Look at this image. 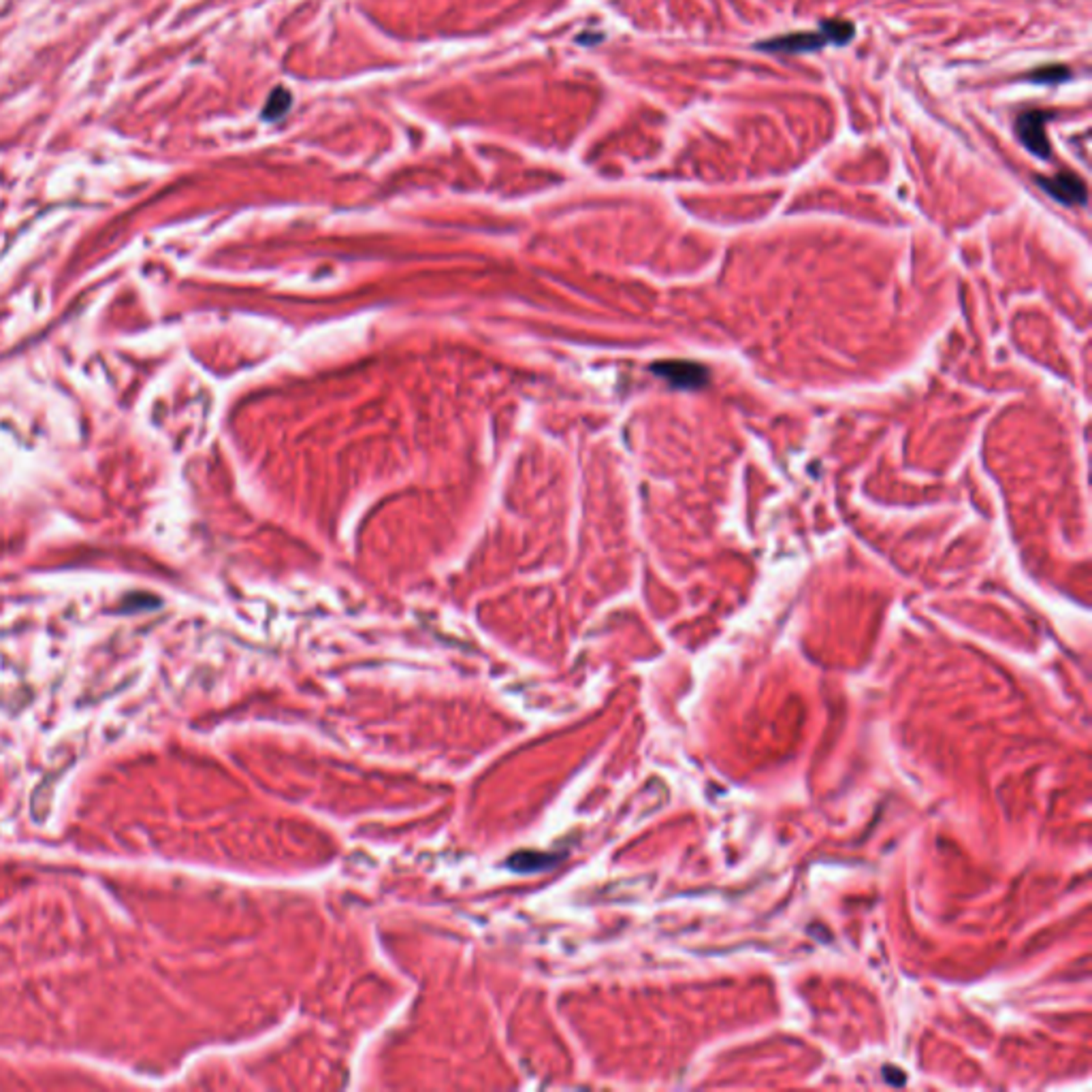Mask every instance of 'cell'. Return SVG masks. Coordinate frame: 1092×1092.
<instances>
[{
  "mask_svg": "<svg viewBox=\"0 0 1092 1092\" xmlns=\"http://www.w3.org/2000/svg\"><path fill=\"white\" fill-rule=\"evenodd\" d=\"M1054 117V114L1044 109H1028L1018 116L1016 120V134L1020 143L1028 150L1035 159L1048 160L1052 154V145L1045 133V126Z\"/></svg>",
  "mask_w": 1092,
  "mask_h": 1092,
  "instance_id": "7a4b0ae2",
  "label": "cell"
},
{
  "mask_svg": "<svg viewBox=\"0 0 1092 1092\" xmlns=\"http://www.w3.org/2000/svg\"><path fill=\"white\" fill-rule=\"evenodd\" d=\"M1028 80L1033 83H1039V86H1058V83L1071 80V71L1062 64L1039 66V69H1035L1033 73H1030Z\"/></svg>",
  "mask_w": 1092,
  "mask_h": 1092,
  "instance_id": "5b68a950",
  "label": "cell"
},
{
  "mask_svg": "<svg viewBox=\"0 0 1092 1092\" xmlns=\"http://www.w3.org/2000/svg\"><path fill=\"white\" fill-rule=\"evenodd\" d=\"M854 39V24L845 20L821 21L820 30L809 32H789L769 41H761L755 47L766 54H811L826 45H847Z\"/></svg>",
  "mask_w": 1092,
  "mask_h": 1092,
  "instance_id": "6da1fadb",
  "label": "cell"
},
{
  "mask_svg": "<svg viewBox=\"0 0 1092 1092\" xmlns=\"http://www.w3.org/2000/svg\"><path fill=\"white\" fill-rule=\"evenodd\" d=\"M651 369L676 389H702L710 378L709 369L693 361H662L655 363Z\"/></svg>",
  "mask_w": 1092,
  "mask_h": 1092,
  "instance_id": "3957f363",
  "label": "cell"
},
{
  "mask_svg": "<svg viewBox=\"0 0 1092 1092\" xmlns=\"http://www.w3.org/2000/svg\"><path fill=\"white\" fill-rule=\"evenodd\" d=\"M288 107H290V94H288V90L278 88L276 92H273L271 97H269V105H267V109H265V117H267V120H273V117H279L282 114H287Z\"/></svg>",
  "mask_w": 1092,
  "mask_h": 1092,
  "instance_id": "8992f818",
  "label": "cell"
},
{
  "mask_svg": "<svg viewBox=\"0 0 1092 1092\" xmlns=\"http://www.w3.org/2000/svg\"><path fill=\"white\" fill-rule=\"evenodd\" d=\"M1037 184L1044 193L1062 205H1084L1088 201L1084 179L1071 171H1061L1052 177H1037Z\"/></svg>",
  "mask_w": 1092,
  "mask_h": 1092,
  "instance_id": "277c9868",
  "label": "cell"
}]
</instances>
